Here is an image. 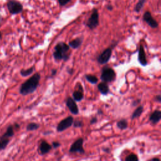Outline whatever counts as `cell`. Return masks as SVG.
<instances>
[{
  "label": "cell",
  "mask_w": 161,
  "mask_h": 161,
  "mask_svg": "<svg viewBox=\"0 0 161 161\" xmlns=\"http://www.w3.org/2000/svg\"><path fill=\"white\" fill-rule=\"evenodd\" d=\"M41 76L39 73H35L29 79L22 84L19 89V92L23 96H27L33 93L39 86Z\"/></svg>",
  "instance_id": "cell-1"
},
{
  "label": "cell",
  "mask_w": 161,
  "mask_h": 161,
  "mask_svg": "<svg viewBox=\"0 0 161 161\" xmlns=\"http://www.w3.org/2000/svg\"><path fill=\"white\" fill-rule=\"evenodd\" d=\"M70 47L66 43L59 42L54 47L53 56L56 60H64L67 61L69 59L71 54L69 53Z\"/></svg>",
  "instance_id": "cell-2"
},
{
  "label": "cell",
  "mask_w": 161,
  "mask_h": 161,
  "mask_svg": "<svg viewBox=\"0 0 161 161\" xmlns=\"http://www.w3.org/2000/svg\"><path fill=\"white\" fill-rule=\"evenodd\" d=\"M100 78L104 83H111L116 78L115 71L113 68L109 66H105L102 70Z\"/></svg>",
  "instance_id": "cell-3"
},
{
  "label": "cell",
  "mask_w": 161,
  "mask_h": 161,
  "mask_svg": "<svg viewBox=\"0 0 161 161\" xmlns=\"http://www.w3.org/2000/svg\"><path fill=\"white\" fill-rule=\"evenodd\" d=\"M7 7L9 13L12 15L21 13L24 10L23 5L16 0H8Z\"/></svg>",
  "instance_id": "cell-4"
},
{
  "label": "cell",
  "mask_w": 161,
  "mask_h": 161,
  "mask_svg": "<svg viewBox=\"0 0 161 161\" xmlns=\"http://www.w3.org/2000/svg\"><path fill=\"white\" fill-rule=\"evenodd\" d=\"M99 24V13L98 10L94 8L90 17L86 22V25L91 30L96 29Z\"/></svg>",
  "instance_id": "cell-5"
},
{
  "label": "cell",
  "mask_w": 161,
  "mask_h": 161,
  "mask_svg": "<svg viewBox=\"0 0 161 161\" xmlns=\"http://www.w3.org/2000/svg\"><path fill=\"white\" fill-rule=\"evenodd\" d=\"M74 122V118L72 116H69L66 118L60 121L57 126V131L58 132H62L69 128H70Z\"/></svg>",
  "instance_id": "cell-6"
},
{
  "label": "cell",
  "mask_w": 161,
  "mask_h": 161,
  "mask_svg": "<svg viewBox=\"0 0 161 161\" xmlns=\"http://www.w3.org/2000/svg\"><path fill=\"white\" fill-rule=\"evenodd\" d=\"M84 140L83 138H79L77 139L72 144L69 149V152L71 153H79L83 154L85 153V149L83 147Z\"/></svg>",
  "instance_id": "cell-7"
},
{
  "label": "cell",
  "mask_w": 161,
  "mask_h": 161,
  "mask_svg": "<svg viewBox=\"0 0 161 161\" xmlns=\"http://www.w3.org/2000/svg\"><path fill=\"white\" fill-rule=\"evenodd\" d=\"M112 55V48L105 49L97 57V61L99 64H106L109 62Z\"/></svg>",
  "instance_id": "cell-8"
},
{
  "label": "cell",
  "mask_w": 161,
  "mask_h": 161,
  "mask_svg": "<svg viewBox=\"0 0 161 161\" xmlns=\"http://www.w3.org/2000/svg\"><path fill=\"white\" fill-rule=\"evenodd\" d=\"M144 21L151 28H157L159 27V24L153 18L151 13L149 11H146L143 15Z\"/></svg>",
  "instance_id": "cell-9"
},
{
  "label": "cell",
  "mask_w": 161,
  "mask_h": 161,
  "mask_svg": "<svg viewBox=\"0 0 161 161\" xmlns=\"http://www.w3.org/2000/svg\"><path fill=\"white\" fill-rule=\"evenodd\" d=\"M66 104L67 107L68 108L69 110L70 111V112L73 114V115H78L79 110V108L77 105L76 102L75 101L72 99V98L71 97H69L67 98V99L66 100Z\"/></svg>",
  "instance_id": "cell-10"
},
{
  "label": "cell",
  "mask_w": 161,
  "mask_h": 161,
  "mask_svg": "<svg viewBox=\"0 0 161 161\" xmlns=\"http://www.w3.org/2000/svg\"><path fill=\"white\" fill-rule=\"evenodd\" d=\"M138 53V60L139 62V64L142 66H146L147 65V60L146 58L144 47L142 44H140L139 46Z\"/></svg>",
  "instance_id": "cell-11"
},
{
  "label": "cell",
  "mask_w": 161,
  "mask_h": 161,
  "mask_svg": "<svg viewBox=\"0 0 161 161\" xmlns=\"http://www.w3.org/2000/svg\"><path fill=\"white\" fill-rule=\"evenodd\" d=\"M52 149V146L50 145L46 140H42L38 147L39 154L42 155L48 154Z\"/></svg>",
  "instance_id": "cell-12"
},
{
  "label": "cell",
  "mask_w": 161,
  "mask_h": 161,
  "mask_svg": "<svg viewBox=\"0 0 161 161\" xmlns=\"http://www.w3.org/2000/svg\"><path fill=\"white\" fill-rule=\"evenodd\" d=\"M79 89L74 91L72 93V99L76 102H79L82 101L84 98V90L83 89V86L81 85L78 84Z\"/></svg>",
  "instance_id": "cell-13"
},
{
  "label": "cell",
  "mask_w": 161,
  "mask_h": 161,
  "mask_svg": "<svg viewBox=\"0 0 161 161\" xmlns=\"http://www.w3.org/2000/svg\"><path fill=\"white\" fill-rule=\"evenodd\" d=\"M161 119V111L159 110H155L149 116V121L154 124L155 125L158 124Z\"/></svg>",
  "instance_id": "cell-14"
},
{
  "label": "cell",
  "mask_w": 161,
  "mask_h": 161,
  "mask_svg": "<svg viewBox=\"0 0 161 161\" xmlns=\"http://www.w3.org/2000/svg\"><path fill=\"white\" fill-rule=\"evenodd\" d=\"M83 38L82 37H77L72 40L69 43V47H71L72 49H77L80 47V46L82 45L83 43Z\"/></svg>",
  "instance_id": "cell-15"
},
{
  "label": "cell",
  "mask_w": 161,
  "mask_h": 161,
  "mask_svg": "<svg viewBox=\"0 0 161 161\" xmlns=\"http://www.w3.org/2000/svg\"><path fill=\"white\" fill-rule=\"evenodd\" d=\"M98 89L100 93L103 95H107L110 93V88L108 84L104 82L98 84Z\"/></svg>",
  "instance_id": "cell-16"
},
{
  "label": "cell",
  "mask_w": 161,
  "mask_h": 161,
  "mask_svg": "<svg viewBox=\"0 0 161 161\" xmlns=\"http://www.w3.org/2000/svg\"><path fill=\"white\" fill-rule=\"evenodd\" d=\"M143 111H144V107L142 105H140L138 107H137L132 115L131 116L132 120H134L135 118H139L141 116V115L142 114Z\"/></svg>",
  "instance_id": "cell-17"
},
{
  "label": "cell",
  "mask_w": 161,
  "mask_h": 161,
  "mask_svg": "<svg viewBox=\"0 0 161 161\" xmlns=\"http://www.w3.org/2000/svg\"><path fill=\"white\" fill-rule=\"evenodd\" d=\"M116 126L121 130H124L127 129L128 127L127 120L126 119H121L116 123Z\"/></svg>",
  "instance_id": "cell-18"
},
{
  "label": "cell",
  "mask_w": 161,
  "mask_h": 161,
  "mask_svg": "<svg viewBox=\"0 0 161 161\" xmlns=\"http://www.w3.org/2000/svg\"><path fill=\"white\" fill-rule=\"evenodd\" d=\"M10 142V138L3 137V135L0 138V150H4Z\"/></svg>",
  "instance_id": "cell-19"
},
{
  "label": "cell",
  "mask_w": 161,
  "mask_h": 161,
  "mask_svg": "<svg viewBox=\"0 0 161 161\" xmlns=\"http://www.w3.org/2000/svg\"><path fill=\"white\" fill-rule=\"evenodd\" d=\"M35 71V66H32L28 69H22L21 71H20V75H21L22 77H28L29 76H30Z\"/></svg>",
  "instance_id": "cell-20"
},
{
  "label": "cell",
  "mask_w": 161,
  "mask_h": 161,
  "mask_svg": "<svg viewBox=\"0 0 161 161\" xmlns=\"http://www.w3.org/2000/svg\"><path fill=\"white\" fill-rule=\"evenodd\" d=\"M85 79L88 81L93 85H96L98 83V79L96 76L92 74H86L85 76Z\"/></svg>",
  "instance_id": "cell-21"
},
{
  "label": "cell",
  "mask_w": 161,
  "mask_h": 161,
  "mask_svg": "<svg viewBox=\"0 0 161 161\" xmlns=\"http://www.w3.org/2000/svg\"><path fill=\"white\" fill-rule=\"evenodd\" d=\"M147 0H138V3L136 4L135 8H134V11L136 13H139L141 10H142Z\"/></svg>",
  "instance_id": "cell-22"
},
{
  "label": "cell",
  "mask_w": 161,
  "mask_h": 161,
  "mask_svg": "<svg viewBox=\"0 0 161 161\" xmlns=\"http://www.w3.org/2000/svg\"><path fill=\"white\" fill-rule=\"evenodd\" d=\"M15 134V132H14V127L13 125H10L8 127L6 132L3 135V137H7V138H11Z\"/></svg>",
  "instance_id": "cell-23"
},
{
  "label": "cell",
  "mask_w": 161,
  "mask_h": 161,
  "mask_svg": "<svg viewBox=\"0 0 161 161\" xmlns=\"http://www.w3.org/2000/svg\"><path fill=\"white\" fill-rule=\"evenodd\" d=\"M40 128V125L37 124V123H34V122H32L30 123L29 124H28V125L27 126V131H35L38 130Z\"/></svg>",
  "instance_id": "cell-24"
},
{
  "label": "cell",
  "mask_w": 161,
  "mask_h": 161,
  "mask_svg": "<svg viewBox=\"0 0 161 161\" xmlns=\"http://www.w3.org/2000/svg\"><path fill=\"white\" fill-rule=\"evenodd\" d=\"M125 161H139V159L136 154H131L125 158Z\"/></svg>",
  "instance_id": "cell-25"
},
{
  "label": "cell",
  "mask_w": 161,
  "mask_h": 161,
  "mask_svg": "<svg viewBox=\"0 0 161 161\" xmlns=\"http://www.w3.org/2000/svg\"><path fill=\"white\" fill-rule=\"evenodd\" d=\"M73 127L74 128H80V127H83L84 125V123L82 120H76L74 121L73 124H72Z\"/></svg>",
  "instance_id": "cell-26"
},
{
  "label": "cell",
  "mask_w": 161,
  "mask_h": 161,
  "mask_svg": "<svg viewBox=\"0 0 161 161\" xmlns=\"http://www.w3.org/2000/svg\"><path fill=\"white\" fill-rule=\"evenodd\" d=\"M71 0H58V3L60 7H64L67 5Z\"/></svg>",
  "instance_id": "cell-27"
},
{
  "label": "cell",
  "mask_w": 161,
  "mask_h": 161,
  "mask_svg": "<svg viewBox=\"0 0 161 161\" xmlns=\"http://www.w3.org/2000/svg\"><path fill=\"white\" fill-rule=\"evenodd\" d=\"M60 146H61V144H60V142H57V141H55V142H52V147H53L54 149H57V148H59V147H60Z\"/></svg>",
  "instance_id": "cell-28"
},
{
  "label": "cell",
  "mask_w": 161,
  "mask_h": 161,
  "mask_svg": "<svg viewBox=\"0 0 161 161\" xmlns=\"http://www.w3.org/2000/svg\"><path fill=\"white\" fill-rule=\"evenodd\" d=\"M98 122V118L96 116H94V117H93L91 120H90V124L91 125H93V124H95L96 122Z\"/></svg>",
  "instance_id": "cell-29"
},
{
  "label": "cell",
  "mask_w": 161,
  "mask_h": 161,
  "mask_svg": "<svg viewBox=\"0 0 161 161\" xmlns=\"http://www.w3.org/2000/svg\"><path fill=\"white\" fill-rule=\"evenodd\" d=\"M155 101L156 102L158 103H161V95L160 94H158L155 97Z\"/></svg>",
  "instance_id": "cell-30"
},
{
  "label": "cell",
  "mask_w": 161,
  "mask_h": 161,
  "mask_svg": "<svg viewBox=\"0 0 161 161\" xmlns=\"http://www.w3.org/2000/svg\"><path fill=\"white\" fill-rule=\"evenodd\" d=\"M57 69H52V71H51V74H50V77H54V76L57 74Z\"/></svg>",
  "instance_id": "cell-31"
},
{
  "label": "cell",
  "mask_w": 161,
  "mask_h": 161,
  "mask_svg": "<svg viewBox=\"0 0 161 161\" xmlns=\"http://www.w3.org/2000/svg\"><path fill=\"white\" fill-rule=\"evenodd\" d=\"M140 102V99H137V100H135V101H133V102H132V106H133V107H135V106L137 105Z\"/></svg>",
  "instance_id": "cell-32"
},
{
  "label": "cell",
  "mask_w": 161,
  "mask_h": 161,
  "mask_svg": "<svg viewBox=\"0 0 161 161\" xmlns=\"http://www.w3.org/2000/svg\"><path fill=\"white\" fill-rule=\"evenodd\" d=\"M74 70L72 68L68 67V68L67 69V73H68L69 74H71V75L73 74V73H74Z\"/></svg>",
  "instance_id": "cell-33"
},
{
  "label": "cell",
  "mask_w": 161,
  "mask_h": 161,
  "mask_svg": "<svg viewBox=\"0 0 161 161\" xmlns=\"http://www.w3.org/2000/svg\"><path fill=\"white\" fill-rule=\"evenodd\" d=\"M106 8H107V9L108 10H109V11H112L113 9V6H112L111 4L107 5L106 6Z\"/></svg>",
  "instance_id": "cell-34"
},
{
  "label": "cell",
  "mask_w": 161,
  "mask_h": 161,
  "mask_svg": "<svg viewBox=\"0 0 161 161\" xmlns=\"http://www.w3.org/2000/svg\"><path fill=\"white\" fill-rule=\"evenodd\" d=\"M151 161H160V159L159 158H157V157H155V158H153Z\"/></svg>",
  "instance_id": "cell-35"
},
{
  "label": "cell",
  "mask_w": 161,
  "mask_h": 161,
  "mask_svg": "<svg viewBox=\"0 0 161 161\" xmlns=\"http://www.w3.org/2000/svg\"><path fill=\"white\" fill-rule=\"evenodd\" d=\"M104 151L106 152H107V153H109L110 151V149L109 148H106L105 149H104Z\"/></svg>",
  "instance_id": "cell-36"
},
{
  "label": "cell",
  "mask_w": 161,
  "mask_h": 161,
  "mask_svg": "<svg viewBox=\"0 0 161 161\" xmlns=\"http://www.w3.org/2000/svg\"><path fill=\"white\" fill-rule=\"evenodd\" d=\"M98 114H102L103 113V112H102V110H98Z\"/></svg>",
  "instance_id": "cell-37"
},
{
  "label": "cell",
  "mask_w": 161,
  "mask_h": 161,
  "mask_svg": "<svg viewBox=\"0 0 161 161\" xmlns=\"http://www.w3.org/2000/svg\"><path fill=\"white\" fill-rule=\"evenodd\" d=\"M2 38V33L1 32H0V40H1Z\"/></svg>",
  "instance_id": "cell-38"
},
{
  "label": "cell",
  "mask_w": 161,
  "mask_h": 161,
  "mask_svg": "<svg viewBox=\"0 0 161 161\" xmlns=\"http://www.w3.org/2000/svg\"><path fill=\"white\" fill-rule=\"evenodd\" d=\"M1 19H2V16L0 15V23H1Z\"/></svg>",
  "instance_id": "cell-39"
}]
</instances>
